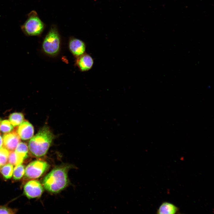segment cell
I'll list each match as a JSON object with an SVG mask.
<instances>
[{
  "label": "cell",
  "instance_id": "1",
  "mask_svg": "<svg viewBox=\"0 0 214 214\" xmlns=\"http://www.w3.org/2000/svg\"><path fill=\"white\" fill-rule=\"evenodd\" d=\"M70 167L63 165L54 168L43 178V187L52 193H57L63 190L69 183L67 174Z\"/></svg>",
  "mask_w": 214,
  "mask_h": 214
},
{
  "label": "cell",
  "instance_id": "2",
  "mask_svg": "<svg viewBox=\"0 0 214 214\" xmlns=\"http://www.w3.org/2000/svg\"><path fill=\"white\" fill-rule=\"evenodd\" d=\"M54 138L49 128L44 126L29 141L28 147L30 154L38 158L45 156Z\"/></svg>",
  "mask_w": 214,
  "mask_h": 214
},
{
  "label": "cell",
  "instance_id": "3",
  "mask_svg": "<svg viewBox=\"0 0 214 214\" xmlns=\"http://www.w3.org/2000/svg\"><path fill=\"white\" fill-rule=\"evenodd\" d=\"M60 37L56 27L52 25L43 40L42 49L46 54L54 56L59 53L60 49Z\"/></svg>",
  "mask_w": 214,
  "mask_h": 214
},
{
  "label": "cell",
  "instance_id": "4",
  "mask_svg": "<svg viewBox=\"0 0 214 214\" xmlns=\"http://www.w3.org/2000/svg\"><path fill=\"white\" fill-rule=\"evenodd\" d=\"M21 27L22 31L27 36H39L43 31L45 24L37 12L33 10L28 14L27 20Z\"/></svg>",
  "mask_w": 214,
  "mask_h": 214
},
{
  "label": "cell",
  "instance_id": "5",
  "mask_svg": "<svg viewBox=\"0 0 214 214\" xmlns=\"http://www.w3.org/2000/svg\"><path fill=\"white\" fill-rule=\"evenodd\" d=\"M49 164L41 160H35L30 163L25 169V177L28 179L38 178L44 174L49 169Z\"/></svg>",
  "mask_w": 214,
  "mask_h": 214
},
{
  "label": "cell",
  "instance_id": "6",
  "mask_svg": "<svg viewBox=\"0 0 214 214\" xmlns=\"http://www.w3.org/2000/svg\"><path fill=\"white\" fill-rule=\"evenodd\" d=\"M24 193L29 199L40 197L43 191V186L38 180H32L27 182L23 187Z\"/></svg>",
  "mask_w": 214,
  "mask_h": 214
},
{
  "label": "cell",
  "instance_id": "7",
  "mask_svg": "<svg viewBox=\"0 0 214 214\" xmlns=\"http://www.w3.org/2000/svg\"><path fill=\"white\" fill-rule=\"evenodd\" d=\"M3 147L9 152L14 151L21 141V138L16 131L5 133L3 137Z\"/></svg>",
  "mask_w": 214,
  "mask_h": 214
},
{
  "label": "cell",
  "instance_id": "8",
  "mask_svg": "<svg viewBox=\"0 0 214 214\" xmlns=\"http://www.w3.org/2000/svg\"><path fill=\"white\" fill-rule=\"evenodd\" d=\"M68 47L69 49L75 57L77 58L85 53L86 46L82 40L74 37L70 38Z\"/></svg>",
  "mask_w": 214,
  "mask_h": 214
},
{
  "label": "cell",
  "instance_id": "9",
  "mask_svg": "<svg viewBox=\"0 0 214 214\" xmlns=\"http://www.w3.org/2000/svg\"><path fill=\"white\" fill-rule=\"evenodd\" d=\"M16 131L21 139L27 140L33 137L34 128L30 123L27 121H24L19 125Z\"/></svg>",
  "mask_w": 214,
  "mask_h": 214
},
{
  "label": "cell",
  "instance_id": "10",
  "mask_svg": "<svg viewBox=\"0 0 214 214\" xmlns=\"http://www.w3.org/2000/svg\"><path fill=\"white\" fill-rule=\"evenodd\" d=\"M93 60L89 54L84 53L77 58L76 64L81 71H86L90 70L92 67Z\"/></svg>",
  "mask_w": 214,
  "mask_h": 214
},
{
  "label": "cell",
  "instance_id": "11",
  "mask_svg": "<svg viewBox=\"0 0 214 214\" xmlns=\"http://www.w3.org/2000/svg\"><path fill=\"white\" fill-rule=\"evenodd\" d=\"M178 208L174 204L167 202L163 203L157 211V214H175Z\"/></svg>",
  "mask_w": 214,
  "mask_h": 214
},
{
  "label": "cell",
  "instance_id": "12",
  "mask_svg": "<svg viewBox=\"0 0 214 214\" xmlns=\"http://www.w3.org/2000/svg\"><path fill=\"white\" fill-rule=\"evenodd\" d=\"M24 120L23 114L20 112L13 113L9 116V121L14 127L19 125Z\"/></svg>",
  "mask_w": 214,
  "mask_h": 214
},
{
  "label": "cell",
  "instance_id": "13",
  "mask_svg": "<svg viewBox=\"0 0 214 214\" xmlns=\"http://www.w3.org/2000/svg\"><path fill=\"white\" fill-rule=\"evenodd\" d=\"M15 150V152L24 159L27 157L29 149L26 143L23 142H20Z\"/></svg>",
  "mask_w": 214,
  "mask_h": 214
},
{
  "label": "cell",
  "instance_id": "14",
  "mask_svg": "<svg viewBox=\"0 0 214 214\" xmlns=\"http://www.w3.org/2000/svg\"><path fill=\"white\" fill-rule=\"evenodd\" d=\"M13 166L9 163L6 164L0 168V172L6 179L11 178L13 174Z\"/></svg>",
  "mask_w": 214,
  "mask_h": 214
},
{
  "label": "cell",
  "instance_id": "15",
  "mask_svg": "<svg viewBox=\"0 0 214 214\" xmlns=\"http://www.w3.org/2000/svg\"><path fill=\"white\" fill-rule=\"evenodd\" d=\"M24 159L18 155L14 151L9 152L8 161L9 163L15 166L21 164Z\"/></svg>",
  "mask_w": 214,
  "mask_h": 214
},
{
  "label": "cell",
  "instance_id": "16",
  "mask_svg": "<svg viewBox=\"0 0 214 214\" xmlns=\"http://www.w3.org/2000/svg\"><path fill=\"white\" fill-rule=\"evenodd\" d=\"M25 169L24 165L20 164L15 166L13 169V176L15 180L21 179L25 173Z\"/></svg>",
  "mask_w": 214,
  "mask_h": 214
},
{
  "label": "cell",
  "instance_id": "17",
  "mask_svg": "<svg viewBox=\"0 0 214 214\" xmlns=\"http://www.w3.org/2000/svg\"><path fill=\"white\" fill-rule=\"evenodd\" d=\"M13 129V126L8 120H3L0 123V131L1 133H6L11 131Z\"/></svg>",
  "mask_w": 214,
  "mask_h": 214
},
{
  "label": "cell",
  "instance_id": "18",
  "mask_svg": "<svg viewBox=\"0 0 214 214\" xmlns=\"http://www.w3.org/2000/svg\"><path fill=\"white\" fill-rule=\"evenodd\" d=\"M9 151L3 147L0 149V168L8 161Z\"/></svg>",
  "mask_w": 214,
  "mask_h": 214
},
{
  "label": "cell",
  "instance_id": "19",
  "mask_svg": "<svg viewBox=\"0 0 214 214\" xmlns=\"http://www.w3.org/2000/svg\"><path fill=\"white\" fill-rule=\"evenodd\" d=\"M16 212L15 210L5 206H0V214H14Z\"/></svg>",
  "mask_w": 214,
  "mask_h": 214
},
{
  "label": "cell",
  "instance_id": "20",
  "mask_svg": "<svg viewBox=\"0 0 214 214\" xmlns=\"http://www.w3.org/2000/svg\"><path fill=\"white\" fill-rule=\"evenodd\" d=\"M3 146V138L0 133V149Z\"/></svg>",
  "mask_w": 214,
  "mask_h": 214
},
{
  "label": "cell",
  "instance_id": "21",
  "mask_svg": "<svg viewBox=\"0 0 214 214\" xmlns=\"http://www.w3.org/2000/svg\"><path fill=\"white\" fill-rule=\"evenodd\" d=\"M1 119H0V122H1Z\"/></svg>",
  "mask_w": 214,
  "mask_h": 214
}]
</instances>
